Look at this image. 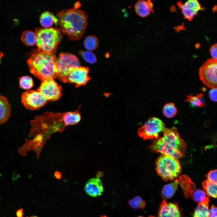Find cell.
I'll return each mask as SVG.
<instances>
[{"label": "cell", "instance_id": "6da1fadb", "mask_svg": "<svg viewBox=\"0 0 217 217\" xmlns=\"http://www.w3.org/2000/svg\"><path fill=\"white\" fill-rule=\"evenodd\" d=\"M56 17L62 32L69 39L77 41L82 37L88 24L85 11L75 8L62 10Z\"/></svg>", "mask_w": 217, "mask_h": 217}, {"label": "cell", "instance_id": "7a4b0ae2", "mask_svg": "<svg viewBox=\"0 0 217 217\" xmlns=\"http://www.w3.org/2000/svg\"><path fill=\"white\" fill-rule=\"evenodd\" d=\"M163 136L154 140L149 148L154 153H160L176 159L184 156L187 145L181 139L177 128H166Z\"/></svg>", "mask_w": 217, "mask_h": 217}, {"label": "cell", "instance_id": "3957f363", "mask_svg": "<svg viewBox=\"0 0 217 217\" xmlns=\"http://www.w3.org/2000/svg\"><path fill=\"white\" fill-rule=\"evenodd\" d=\"M55 54L47 53L37 49L27 61L30 71L42 81L57 77Z\"/></svg>", "mask_w": 217, "mask_h": 217}, {"label": "cell", "instance_id": "277c9868", "mask_svg": "<svg viewBox=\"0 0 217 217\" xmlns=\"http://www.w3.org/2000/svg\"><path fill=\"white\" fill-rule=\"evenodd\" d=\"M34 32L36 36L38 49L48 53L55 54L57 47L62 38L60 30L52 27H37Z\"/></svg>", "mask_w": 217, "mask_h": 217}, {"label": "cell", "instance_id": "5b68a950", "mask_svg": "<svg viewBox=\"0 0 217 217\" xmlns=\"http://www.w3.org/2000/svg\"><path fill=\"white\" fill-rule=\"evenodd\" d=\"M155 165L158 174L165 181L174 180L181 172L179 160L168 155H160L156 160Z\"/></svg>", "mask_w": 217, "mask_h": 217}, {"label": "cell", "instance_id": "8992f818", "mask_svg": "<svg viewBox=\"0 0 217 217\" xmlns=\"http://www.w3.org/2000/svg\"><path fill=\"white\" fill-rule=\"evenodd\" d=\"M80 66L79 60L75 55L68 53H61L56 61L57 77L62 82H67L70 70Z\"/></svg>", "mask_w": 217, "mask_h": 217}, {"label": "cell", "instance_id": "52a82bcc", "mask_svg": "<svg viewBox=\"0 0 217 217\" xmlns=\"http://www.w3.org/2000/svg\"><path fill=\"white\" fill-rule=\"evenodd\" d=\"M165 128L164 123L161 120L152 117L138 129L137 134L144 140H156L159 137L160 133L163 132Z\"/></svg>", "mask_w": 217, "mask_h": 217}, {"label": "cell", "instance_id": "ba28073f", "mask_svg": "<svg viewBox=\"0 0 217 217\" xmlns=\"http://www.w3.org/2000/svg\"><path fill=\"white\" fill-rule=\"evenodd\" d=\"M217 61L209 59L200 67L199 76L203 84L211 89L217 88Z\"/></svg>", "mask_w": 217, "mask_h": 217}, {"label": "cell", "instance_id": "9c48e42d", "mask_svg": "<svg viewBox=\"0 0 217 217\" xmlns=\"http://www.w3.org/2000/svg\"><path fill=\"white\" fill-rule=\"evenodd\" d=\"M21 101L24 106L31 110H37L43 106L47 100L38 90H27L22 94Z\"/></svg>", "mask_w": 217, "mask_h": 217}, {"label": "cell", "instance_id": "30bf717a", "mask_svg": "<svg viewBox=\"0 0 217 217\" xmlns=\"http://www.w3.org/2000/svg\"><path fill=\"white\" fill-rule=\"evenodd\" d=\"M37 90L47 100H56L60 97L62 94L61 87L53 79H48L42 80Z\"/></svg>", "mask_w": 217, "mask_h": 217}, {"label": "cell", "instance_id": "8fae6325", "mask_svg": "<svg viewBox=\"0 0 217 217\" xmlns=\"http://www.w3.org/2000/svg\"><path fill=\"white\" fill-rule=\"evenodd\" d=\"M89 69L87 67L80 66L71 68L67 77V82L78 87L84 85L90 80Z\"/></svg>", "mask_w": 217, "mask_h": 217}, {"label": "cell", "instance_id": "7c38bea8", "mask_svg": "<svg viewBox=\"0 0 217 217\" xmlns=\"http://www.w3.org/2000/svg\"><path fill=\"white\" fill-rule=\"evenodd\" d=\"M177 4L181 9L184 18L191 21L201 9V5L198 0H189L184 4L178 2Z\"/></svg>", "mask_w": 217, "mask_h": 217}, {"label": "cell", "instance_id": "4fadbf2b", "mask_svg": "<svg viewBox=\"0 0 217 217\" xmlns=\"http://www.w3.org/2000/svg\"><path fill=\"white\" fill-rule=\"evenodd\" d=\"M157 217H182L178 205L163 200L159 205Z\"/></svg>", "mask_w": 217, "mask_h": 217}, {"label": "cell", "instance_id": "5bb4252c", "mask_svg": "<svg viewBox=\"0 0 217 217\" xmlns=\"http://www.w3.org/2000/svg\"><path fill=\"white\" fill-rule=\"evenodd\" d=\"M86 193L92 197H96L101 196L104 190L102 183L101 180L97 178L90 179L85 186Z\"/></svg>", "mask_w": 217, "mask_h": 217}, {"label": "cell", "instance_id": "9a60e30c", "mask_svg": "<svg viewBox=\"0 0 217 217\" xmlns=\"http://www.w3.org/2000/svg\"><path fill=\"white\" fill-rule=\"evenodd\" d=\"M136 13L142 17L147 16L151 12L153 13V4L150 0H141L137 2L134 6Z\"/></svg>", "mask_w": 217, "mask_h": 217}, {"label": "cell", "instance_id": "2e32d148", "mask_svg": "<svg viewBox=\"0 0 217 217\" xmlns=\"http://www.w3.org/2000/svg\"><path fill=\"white\" fill-rule=\"evenodd\" d=\"M179 184L183 189L186 198L191 197L195 188V184L186 175H182L178 179Z\"/></svg>", "mask_w": 217, "mask_h": 217}, {"label": "cell", "instance_id": "e0dca14e", "mask_svg": "<svg viewBox=\"0 0 217 217\" xmlns=\"http://www.w3.org/2000/svg\"><path fill=\"white\" fill-rule=\"evenodd\" d=\"M11 114V108L7 99L0 95V124L6 122Z\"/></svg>", "mask_w": 217, "mask_h": 217}, {"label": "cell", "instance_id": "ac0fdd59", "mask_svg": "<svg viewBox=\"0 0 217 217\" xmlns=\"http://www.w3.org/2000/svg\"><path fill=\"white\" fill-rule=\"evenodd\" d=\"M178 184V179H176L171 183L165 185L161 191L162 199L165 200L171 198L177 191Z\"/></svg>", "mask_w": 217, "mask_h": 217}, {"label": "cell", "instance_id": "d6986e66", "mask_svg": "<svg viewBox=\"0 0 217 217\" xmlns=\"http://www.w3.org/2000/svg\"><path fill=\"white\" fill-rule=\"evenodd\" d=\"M204 94L199 93L196 96L190 94L186 96L187 98L185 101L189 102L191 106L193 107H204L206 105L204 99Z\"/></svg>", "mask_w": 217, "mask_h": 217}, {"label": "cell", "instance_id": "ffe728a7", "mask_svg": "<svg viewBox=\"0 0 217 217\" xmlns=\"http://www.w3.org/2000/svg\"><path fill=\"white\" fill-rule=\"evenodd\" d=\"M209 197L198 204L193 213V217H209Z\"/></svg>", "mask_w": 217, "mask_h": 217}, {"label": "cell", "instance_id": "44dd1931", "mask_svg": "<svg viewBox=\"0 0 217 217\" xmlns=\"http://www.w3.org/2000/svg\"><path fill=\"white\" fill-rule=\"evenodd\" d=\"M41 25L44 28L51 27L54 23L56 24L58 20L49 11H45L42 14L39 18Z\"/></svg>", "mask_w": 217, "mask_h": 217}, {"label": "cell", "instance_id": "7402d4cb", "mask_svg": "<svg viewBox=\"0 0 217 217\" xmlns=\"http://www.w3.org/2000/svg\"><path fill=\"white\" fill-rule=\"evenodd\" d=\"M81 118L80 115L78 111L63 113V120L65 126L76 124L80 122Z\"/></svg>", "mask_w": 217, "mask_h": 217}, {"label": "cell", "instance_id": "603a6c76", "mask_svg": "<svg viewBox=\"0 0 217 217\" xmlns=\"http://www.w3.org/2000/svg\"><path fill=\"white\" fill-rule=\"evenodd\" d=\"M21 39L23 42L28 46H33L36 44V36L34 32L30 30H26L22 33Z\"/></svg>", "mask_w": 217, "mask_h": 217}, {"label": "cell", "instance_id": "cb8c5ba5", "mask_svg": "<svg viewBox=\"0 0 217 217\" xmlns=\"http://www.w3.org/2000/svg\"><path fill=\"white\" fill-rule=\"evenodd\" d=\"M202 184L204 191L208 197L217 198V184L212 183L207 179L202 182Z\"/></svg>", "mask_w": 217, "mask_h": 217}, {"label": "cell", "instance_id": "d4e9b609", "mask_svg": "<svg viewBox=\"0 0 217 217\" xmlns=\"http://www.w3.org/2000/svg\"><path fill=\"white\" fill-rule=\"evenodd\" d=\"M85 48L88 51H92L96 49L99 44L98 38L93 35H90L86 36L83 42Z\"/></svg>", "mask_w": 217, "mask_h": 217}, {"label": "cell", "instance_id": "484cf974", "mask_svg": "<svg viewBox=\"0 0 217 217\" xmlns=\"http://www.w3.org/2000/svg\"><path fill=\"white\" fill-rule=\"evenodd\" d=\"M177 108L173 102H169L165 104L163 108L162 113L163 115L168 118H172L176 115Z\"/></svg>", "mask_w": 217, "mask_h": 217}, {"label": "cell", "instance_id": "4316f807", "mask_svg": "<svg viewBox=\"0 0 217 217\" xmlns=\"http://www.w3.org/2000/svg\"><path fill=\"white\" fill-rule=\"evenodd\" d=\"M128 204L133 209L143 210L146 206L145 201L140 196H137L128 201Z\"/></svg>", "mask_w": 217, "mask_h": 217}, {"label": "cell", "instance_id": "83f0119b", "mask_svg": "<svg viewBox=\"0 0 217 217\" xmlns=\"http://www.w3.org/2000/svg\"><path fill=\"white\" fill-rule=\"evenodd\" d=\"M79 54L84 60L89 63L94 64L97 61L96 55L91 51L80 50L79 51Z\"/></svg>", "mask_w": 217, "mask_h": 217}, {"label": "cell", "instance_id": "f1b7e54d", "mask_svg": "<svg viewBox=\"0 0 217 217\" xmlns=\"http://www.w3.org/2000/svg\"><path fill=\"white\" fill-rule=\"evenodd\" d=\"M33 86V81L32 78L28 76L21 77L19 79V86L25 90H29Z\"/></svg>", "mask_w": 217, "mask_h": 217}, {"label": "cell", "instance_id": "f546056e", "mask_svg": "<svg viewBox=\"0 0 217 217\" xmlns=\"http://www.w3.org/2000/svg\"><path fill=\"white\" fill-rule=\"evenodd\" d=\"M191 197L195 202L199 203L209 197L204 190L198 189L193 192Z\"/></svg>", "mask_w": 217, "mask_h": 217}, {"label": "cell", "instance_id": "4dcf8cb0", "mask_svg": "<svg viewBox=\"0 0 217 217\" xmlns=\"http://www.w3.org/2000/svg\"><path fill=\"white\" fill-rule=\"evenodd\" d=\"M217 169L210 171L206 176L207 180L212 183L217 184Z\"/></svg>", "mask_w": 217, "mask_h": 217}, {"label": "cell", "instance_id": "1f68e13d", "mask_svg": "<svg viewBox=\"0 0 217 217\" xmlns=\"http://www.w3.org/2000/svg\"><path fill=\"white\" fill-rule=\"evenodd\" d=\"M217 88L211 89L209 92V97L212 101H217Z\"/></svg>", "mask_w": 217, "mask_h": 217}, {"label": "cell", "instance_id": "d6a6232c", "mask_svg": "<svg viewBox=\"0 0 217 217\" xmlns=\"http://www.w3.org/2000/svg\"><path fill=\"white\" fill-rule=\"evenodd\" d=\"M217 46L216 44L213 45L211 47L210 50V55L212 58L216 60L217 58Z\"/></svg>", "mask_w": 217, "mask_h": 217}, {"label": "cell", "instance_id": "836d02e7", "mask_svg": "<svg viewBox=\"0 0 217 217\" xmlns=\"http://www.w3.org/2000/svg\"><path fill=\"white\" fill-rule=\"evenodd\" d=\"M217 207L215 205L211 206L209 210V217H217Z\"/></svg>", "mask_w": 217, "mask_h": 217}, {"label": "cell", "instance_id": "e575fe53", "mask_svg": "<svg viewBox=\"0 0 217 217\" xmlns=\"http://www.w3.org/2000/svg\"><path fill=\"white\" fill-rule=\"evenodd\" d=\"M24 209L21 208L18 209L16 212L17 217H23Z\"/></svg>", "mask_w": 217, "mask_h": 217}, {"label": "cell", "instance_id": "d590c367", "mask_svg": "<svg viewBox=\"0 0 217 217\" xmlns=\"http://www.w3.org/2000/svg\"><path fill=\"white\" fill-rule=\"evenodd\" d=\"M55 178L58 179H60L61 178V174L58 172H56L55 173Z\"/></svg>", "mask_w": 217, "mask_h": 217}, {"label": "cell", "instance_id": "8d00e7d4", "mask_svg": "<svg viewBox=\"0 0 217 217\" xmlns=\"http://www.w3.org/2000/svg\"><path fill=\"white\" fill-rule=\"evenodd\" d=\"M3 54L2 52H0V64L1 63V59L3 56Z\"/></svg>", "mask_w": 217, "mask_h": 217}, {"label": "cell", "instance_id": "74e56055", "mask_svg": "<svg viewBox=\"0 0 217 217\" xmlns=\"http://www.w3.org/2000/svg\"><path fill=\"white\" fill-rule=\"evenodd\" d=\"M30 217H38L37 216H36V215H32V216H30Z\"/></svg>", "mask_w": 217, "mask_h": 217}, {"label": "cell", "instance_id": "f35d334b", "mask_svg": "<svg viewBox=\"0 0 217 217\" xmlns=\"http://www.w3.org/2000/svg\"><path fill=\"white\" fill-rule=\"evenodd\" d=\"M143 217V216H138V217Z\"/></svg>", "mask_w": 217, "mask_h": 217}]
</instances>
